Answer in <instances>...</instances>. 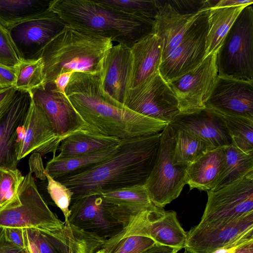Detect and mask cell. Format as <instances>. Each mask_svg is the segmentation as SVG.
Wrapping results in <instances>:
<instances>
[{"instance_id": "obj_1", "label": "cell", "mask_w": 253, "mask_h": 253, "mask_svg": "<svg viewBox=\"0 0 253 253\" xmlns=\"http://www.w3.org/2000/svg\"><path fill=\"white\" fill-rule=\"evenodd\" d=\"M161 132L121 139L104 161L57 180L73 193L72 201L136 185H145L153 168Z\"/></svg>"}, {"instance_id": "obj_2", "label": "cell", "mask_w": 253, "mask_h": 253, "mask_svg": "<svg viewBox=\"0 0 253 253\" xmlns=\"http://www.w3.org/2000/svg\"><path fill=\"white\" fill-rule=\"evenodd\" d=\"M66 95L90 133L120 139L159 133L168 124L115 105L101 91L97 75L75 72Z\"/></svg>"}, {"instance_id": "obj_3", "label": "cell", "mask_w": 253, "mask_h": 253, "mask_svg": "<svg viewBox=\"0 0 253 253\" xmlns=\"http://www.w3.org/2000/svg\"><path fill=\"white\" fill-rule=\"evenodd\" d=\"M49 9L73 29L110 39L130 48L153 32L154 19L122 12L98 0H50Z\"/></svg>"}, {"instance_id": "obj_4", "label": "cell", "mask_w": 253, "mask_h": 253, "mask_svg": "<svg viewBox=\"0 0 253 253\" xmlns=\"http://www.w3.org/2000/svg\"><path fill=\"white\" fill-rule=\"evenodd\" d=\"M113 46L110 39L84 33L66 25L41 53L43 85L53 83L59 74L68 71L100 78L104 59Z\"/></svg>"}, {"instance_id": "obj_5", "label": "cell", "mask_w": 253, "mask_h": 253, "mask_svg": "<svg viewBox=\"0 0 253 253\" xmlns=\"http://www.w3.org/2000/svg\"><path fill=\"white\" fill-rule=\"evenodd\" d=\"M252 4L241 11L217 50L218 76L253 82Z\"/></svg>"}, {"instance_id": "obj_6", "label": "cell", "mask_w": 253, "mask_h": 253, "mask_svg": "<svg viewBox=\"0 0 253 253\" xmlns=\"http://www.w3.org/2000/svg\"><path fill=\"white\" fill-rule=\"evenodd\" d=\"M174 143V131L168 124L161 131L155 162L144 185L153 204L161 208L176 199L186 184V167L173 163Z\"/></svg>"}, {"instance_id": "obj_7", "label": "cell", "mask_w": 253, "mask_h": 253, "mask_svg": "<svg viewBox=\"0 0 253 253\" xmlns=\"http://www.w3.org/2000/svg\"><path fill=\"white\" fill-rule=\"evenodd\" d=\"M63 223L42 198L31 172L24 176L14 200L0 211V226L5 228L42 232Z\"/></svg>"}, {"instance_id": "obj_8", "label": "cell", "mask_w": 253, "mask_h": 253, "mask_svg": "<svg viewBox=\"0 0 253 253\" xmlns=\"http://www.w3.org/2000/svg\"><path fill=\"white\" fill-rule=\"evenodd\" d=\"M131 235L146 237L157 244L180 250L184 247L187 233L178 221L175 211H166L154 205L130 218L126 225L106 240L103 245Z\"/></svg>"}, {"instance_id": "obj_9", "label": "cell", "mask_w": 253, "mask_h": 253, "mask_svg": "<svg viewBox=\"0 0 253 253\" xmlns=\"http://www.w3.org/2000/svg\"><path fill=\"white\" fill-rule=\"evenodd\" d=\"M207 194V203L199 224L226 223L253 213V170Z\"/></svg>"}, {"instance_id": "obj_10", "label": "cell", "mask_w": 253, "mask_h": 253, "mask_svg": "<svg viewBox=\"0 0 253 253\" xmlns=\"http://www.w3.org/2000/svg\"><path fill=\"white\" fill-rule=\"evenodd\" d=\"M124 105L138 114L168 124L180 113L174 94L159 71L129 89Z\"/></svg>"}, {"instance_id": "obj_11", "label": "cell", "mask_w": 253, "mask_h": 253, "mask_svg": "<svg viewBox=\"0 0 253 253\" xmlns=\"http://www.w3.org/2000/svg\"><path fill=\"white\" fill-rule=\"evenodd\" d=\"M216 51L195 68L167 82L178 101L180 113L206 107L218 77Z\"/></svg>"}, {"instance_id": "obj_12", "label": "cell", "mask_w": 253, "mask_h": 253, "mask_svg": "<svg viewBox=\"0 0 253 253\" xmlns=\"http://www.w3.org/2000/svg\"><path fill=\"white\" fill-rule=\"evenodd\" d=\"M208 13L207 10L200 15L179 44L161 62L159 72L167 82L195 68L205 58Z\"/></svg>"}, {"instance_id": "obj_13", "label": "cell", "mask_w": 253, "mask_h": 253, "mask_svg": "<svg viewBox=\"0 0 253 253\" xmlns=\"http://www.w3.org/2000/svg\"><path fill=\"white\" fill-rule=\"evenodd\" d=\"M62 140L55 133L42 109L32 98L26 118L18 127L15 153L19 161L32 152L46 154L56 152Z\"/></svg>"}, {"instance_id": "obj_14", "label": "cell", "mask_w": 253, "mask_h": 253, "mask_svg": "<svg viewBox=\"0 0 253 253\" xmlns=\"http://www.w3.org/2000/svg\"><path fill=\"white\" fill-rule=\"evenodd\" d=\"M55 13L49 9L41 16L8 29L21 60L40 58L44 46L66 26Z\"/></svg>"}, {"instance_id": "obj_15", "label": "cell", "mask_w": 253, "mask_h": 253, "mask_svg": "<svg viewBox=\"0 0 253 253\" xmlns=\"http://www.w3.org/2000/svg\"><path fill=\"white\" fill-rule=\"evenodd\" d=\"M253 233V213L226 223L200 225L187 232L185 253H212Z\"/></svg>"}, {"instance_id": "obj_16", "label": "cell", "mask_w": 253, "mask_h": 253, "mask_svg": "<svg viewBox=\"0 0 253 253\" xmlns=\"http://www.w3.org/2000/svg\"><path fill=\"white\" fill-rule=\"evenodd\" d=\"M33 101L44 112L55 133L62 140L87 126L66 95L57 91L54 83L30 91Z\"/></svg>"}, {"instance_id": "obj_17", "label": "cell", "mask_w": 253, "mask_h": 253, "mask_svg": "<svg viewBox=\"0 0 253 253\" xmlns=\"http://www.w3.org/2000/svg\"><path fill=\"white\" fill-rule=\"evenodd\" d=\"M68 222L105 240L119 233L122 225L107 211L101 196L93 194L72 201Z\"/></svg>"}, {"instance_id": "obj_18", "label": "cell", "mask_w": 253, "mask_h": 253, "mask_svg": "<svg viewBox=\"0 0 253 253\" xmlns=\"http://www.w3.org/2000/svg\"><path fill=\"white\" fill-rule=\"evenodd\" d=\"M131 67L130 48L124 44L113 46L104 59L99 78L101 91L105 98L118 106H125Z\"/></svg>"}, {"instance_id": "obj_19", "label": "cell", "mask_w": 253, "mask_h": 253, "mask_svg": "<svg viewBox=\"0 0 253 253\" xmlns=\"http://www.w3.org/2000/svg\"><path fill=\"white\" fill-rule=\"evenodd\" d=\"M205 107L253 119V82L218 76Z\"/></svg>"}, {"instance_id": "obj_20", "label": "cell", "mask_w": 253, "mask_h": 253, "mask_svg": "<svg viewBox=\"0 0 253 253\" xmlns=\"http://www.w3.org/2000/svg\"><path fill=\"white\" fill-rule=\"evenodd\" d=\"M169 124L188 132L215 148L232 144L222 118L218 112L206 107L180 113Z\"/></svg>"}, {"instance_id": "obj_21", "label": "cell", "mask_w": 253, "mask_h": 253, "mask_svg": "<svg viewBox=\"0 0 253 253\" xmlns=\"http://www.w3.org/2000/svg\"><path fill=\"white\" fill-rule=\"evenodd\" d=\"M158 4L152 33L160 42L162 62L179 44L187 31L204 11L195 14H182L168 0H158Z\"/></svg>"}, {"instance_id": "obj_22", "label": "cell", "mask_w": 253, "mask_h": 253, "mask_svg": "<svg viewBox=\"0 0 253 253\" xmlns=\"http://www.w3.org/2000/svg\"><path fill=\"white\" fill-rule=\"evenodd\" d=\"M31 100L30 91L18 89L9 109L0 121V168L17 169V131L26 118Z\"/></svg>"}, {"instance_id": "obj_23", "label": "cell", "mask_w": 253, "mask_h": 253, "mask_svg": "<svg viewBox=\"0 0 253 253\" xmlns=\"http://www.w3.org/2000/svg\"><path fill=\"white\" fill-rule=\"evenodd\" d=\"M100 195L107 211L123 227L130 218L154 205L144 185L121 188Z\"/></svg>"}, {"instance_id": "obj_24", "label": "cell", "mask_w": 253, "mask_h": 253, "mask_svg": "<svg viewBox=\"0 0 253 253\" xmlns=\"http://www.w3.org/2000/svg\"><path fill=\"white\" fill-rule=\"evenodd\" d=\"M54 253H95L105 240L64 221L60 226L41 232Z\"/></svg>"}, {"instance_id": "obj_25", "label": "cell", "mask_w": 253, "mask_h": 253, "mask_svg": "<svg viewBox=\"0 0 253 253\" xmlns=\"http://www.w3.org/2000/svg\"><path fill=\"white\" fill-rule=\"evenodd\" d=\"M132 67L129 89L132 88L159 71L162 59L160 42L150 33L130 47Z\"/></svg>"}, {"instance_id": "obj_26", "label": "cell", "mask_w": 253, "mask_h": 253, "mask_svg": "<svg viewBox=\"0 0 253 253\" xmlns=\"http://www.w3.org/2000/svg\"><path fill=\"white\" fill-rule=\"evenodd\" d=\"M221 147L211 150L186 168V182L190 189L211 190L219 176L224 165Z\"/></svg>"}, {"instance_id": "obj_27", "label": "cell", "mask_w": 253, "mask_h": 253, "mask_svg": "<svg viewBox=\"0 0 253 253\" xmlns=\"http://www.w3.org/2000/svg\"><path fill=\"white\" fill-rule=\"evenodd\" d=\"M121 139L95 134L83 130L63 139L58 148L56 158H65L95 153L119 145Z\"/></svg>"}, {"instance_id": "obj_28", "label": "cell", "mask_w": 253, "mask_h": 253, "mask_svg": "<svg viewBox=\"0 0 253 253\" xmlns=\"http://www.w3.org/2000/svg\"><path fill=\"white\" fill-rule=\"evenodd\" d=\"M120 144L112 148L86 155L65 158L52 157L46 163L44 169L45 172L56 180L84 170L112 156L118 150Z\"/></svg>"}, {"instance_id": "obj_29", "label": "cell", "mask_w": 253, "mask_h": 253, "mask_svg": "<svg viewBox=\"0 0 253 253\" xmlns=\"http://www.w3.org/2000/svg\"><path fill=\"white\" fill-rule=\"evenodd\" d=\"M50 0H0V23L8 29L37 18L48 10Z\"/></svg>"}, {"instance_id": "obj_30", "label": "cell", "mask_w": 253, "mask_h": 253, "mask_svg": "<svg viewBox=\"0 0 253 253\" xmlns=\"http://www.w3.org/2000/svg\"><path fill=\"white\" fill-rule=\"evenodd\" d=\"M247 6L213 7L209 10L205 57L217 51L236 19Z\"/></svg>"}, {"instance_id": "obj_31", "label": "cell", "mask_w": 253, "mask_h": 253, "mask_svg": "<svg viewBox=\"0 0 253 253\" xmlns=\"http://www.w3.org/2000/svg\"><path fill=\"white\" fill-rule=\"evenodd\" d=\"M224 162L222 171L211 191H215L253 170V154H247L232 144L221 147Z\"/></svg>"}, {"instance_id": "obj_32", "label": "cell", "mask_w": 253, "mask_h": 253, "mask_svg": "<svg viewBox=\"0 0 253 253\" xmlns=\"http://www.w3.org/2000/svg\"><path fill=\"white\" fill-rule=\"evenodd\" d=\"M172 128L175 137L173 160L175 165L187 167L215 148L182 129Z\"/></svg>"}, {"instance_id": "obj_33", "label": "cell", "mask_w": 253, "mask_h": 253, "mask_svg": "<svg viewBox=\"0 0 253 253\" xmlns=\"http://www.w3.org/2000/svg\"><path fill=\"white\" fill-rule=\"evenodd\" d=\"M218 113L224 120L232 144L245 153L253 154V119Z\"/></svg>"}, {"instance_id": "obj_34", "label": "cell", "mask_w": 253, "mask_h": 253, "mask_svg": "<svg viewBox=\"0 0 253 253\" xmlns=\"http://www.w3.org/2000/svg\"><path fill=\"white\" fill-rule=\"evenodd\" d=\"M14 87L18 90L31 91L44 84L43 64L41 57L21 60Z\"/></svg>"}, {"instance_id": "obj_35", "label": "cell", "mask_w": 253, "mask_h": 253, "mask_svg": "<svg viewBox=\"0 0 253 253\" xmlns=\"http://www.w3.org/2000/svg\"><path fill=\"white\" fill-rule=\"evenodd\" d=\"M101 4L122 12L155 19L158 11V0H104Z\"/></svg>"}, {"instance_id": "obj_36", "label": "cell", "mask_w": 253, "mask_h": 253, "mask_svg": "<svg viewBox=\"0 0 253 253\" xmlns=\"http://www.w3.org/2000/svg\"><path fill=\"white\" fill-rule=\"evenodd\" d=\"M24 176L17 169L1 168L0 175V211L14 200Z\"/></svg>"}, {"instance_id": "obj_37", "label": "cell", "mask_w": 253, "mask_h": 253, "mask_svg": "<svg viewBox=\"0 0 253 253\" xmlns=\"http://www.w3.org/2000/svg\"><path fill=\"white\" fill-rule=\"evenodd\" d=\"M157 244L151 239L131 235L120 239L101 249L104 253H141Z\"/></svg>"}, {"instance_id": "obj_38", "label": "cell", "mask_w": 253, "mask_h": 253, "mask_svg": "<svg viewBox=\"0 0 253 253\" xmlns=\"http://www.w3.org/2000/svg\"><path fill=\"white\" fill-rule=\"evenodd\" d=\"M47 181V190L52 201L62 211L65 221H68L70 214V207L73 193L59 181L45 173Z\"/></svg>"}, {"instance_id": "obj_39", "label": "cell", "mask_w": 253, "mask_h": 253, "mask_svg": "<svg viewBox=\"0 0 253 253\" xmlns=\"http://www.w3.org/2000/svg\"><path fill=\"white\" fill-rule=\"evenodd\" d=\"M20 61L8 29L0 23V64L12 66Z\"/></svg>"}, {"instance_id": "obj_40", "label": "cell", "mask_w": 253, "mask_h": 253, "mask_svg": "<svg viewBox=\"0 0 253 253\" xmlns=\"http://www.w3.org/2000/svg\"><path fill=\"white\" fill-rule=\"evenodd\" d=\"M179 13L182 14H195L209 10L215 6L217 0H168Z\"/></svg>"}, {"instance_id": "obj_41", "label": "cell", "mask_w": 253, "mask_h": 253, "mask_svg": "<svg viewBox=\"0 0 253 253\" xmlns=\"http://www.w3.org/2000/svg\"><path fill=\"white\" fill-rule=\"evenodd\" d=\"M18 69V65L9 66L0 64V88L15 86Z\"/></svg>"}, {"instance_id": "obj_42", "label": "cell", "mask_w": 253, "mask_h": 253, "mask_svg": "<svg viewBox=\"0 0 253 253\" xmlns=\"http://www.w3.org/2000/svg\"><path fill=\"white\" fill-rule=\"evenodd\" d=\"M17 91L14 86L0 88V121L9 109Z\"/></svg>"}, {"instance_id": "obj_43", "label": "cell", "mask_w": 253, "mask_h": 253, "mask_svg": "<svg viewBox=\"0 0 253 253\" xmlns=\"http://www.w3.org/2000/svg\"><path fill=\"white\" fill-rule=\"evenodd\" d=\"M27 231L40 253H54L51 245L41 232L29 229H27Z\"/></svg>"}, {"instance_id": "obj_44", "label": "cell", "mask_w": 253, "mask_h": 253, "mask_svg": "<svg viewBox=\"0 0 253 253\" xmlns=\"http://www.w3.org/2000/svg\"><path fill=\"white\" fill-rule=\"evenodd\" d=\"M5 228L7 236L9 241L14 245L25 250L26 247V229L16 227Z\"/></svg>"}, {"instance_id": "obj_45", "label": "cell", "mask_w": 253, "mask_h": 253, "mask_svg": "<svg viewBox=\"0 0 253 253\" xmlns=\"http://www.w3.org/2000/svg\"><path fill=\"white\" fill-rule=\"evenodd\" d=\"M253 240V233L248 234L234 242L212 253H234L235 252L242 246Z\"/></svg>"}, {"instance_id": "obj_46", "label": "cell", "mask_w": 253, "mask_h": 253, "mask_svg": "<svg viewBox=\"0 0 253 253\" xmlns=\"http://www.w3.org/2000/svg\"><path fill=\"white\" fill-rule=\"evenodd\" d=\"M74 72L68 71L59 74L55 79L53 83L57 91L64 95H66L65 89L69 82Z\"/></svg>"}, {"instance_id": "obj_47", "label": "cell", "mask_w": 253, "mask_h": 253, "mask_svg": "<svg viewBox=\"0 0 253 253\" xmlns=\"http://www.w3.org/2000/svg\"><path fill=\"white\" fill-rule=\"evenodd\" d=\"M16 247L17 246L12 243L8 239L5 228L0 226V253H7L9 250Z\"/></svg>"}, {"instance_id": "obj_48", "label": "cell", "mask_w": 253, "mask_h": 253, "mask_svg": "<svg viewBox=\"0 0 253 253\" xmlns=\"http://www.w3.org/2000/svg\"><path fill=\"white\" fill-rule=\"evenodd\" d=\"M252 0H218L214 7H233L252 4Z\"/></svg>"}, {"instance_id": "obj_49", "label": "cell", "mask_w": 253, "mask_h": 253, "mask_svg": "<svg viewBox=\"0 0 253 253\" xmlns=\"http://www.w3.org/2000/svg\"><path fill=\"white\" fill-rule=\"evenodd\" d=\"M179 251L174 248L156 244L141 253H177Z\"/></svg>"}, {"instance_id": "obj_50", "label": "cell", "mask_w": 253, "mask_h": 253, "mask_svg": "<svg viewBox=\"0 0 253 253\" xmlns=\"http://www.w3.org/2000/svg\"><path fill=\"white\" fill-rule=\"evenodd\" d=\"M26 247L25 251L26 253H40L38 248L28 234L27 229L25 231Z\"/></svg>"}, {"instance_id": "obj_51", "label": "cell", "mask_w": 253, "mask_h": 253, "mask_svg": "<svg viewBox=\"0 0 253 253\" xmlns=\"http://www.w3.org/2000/svg\"><path fill=\"white\" fill-rule=\"evenodd\" d=\"M234 253H253V240L240 247Z\"/></svg>"}, {"instance_id": "obj_52", "label": "cell", "mask_w": 253, "mask_h": 253, "mask_svg": "<svg viewBox=\"0 0 253 253\" xmlns=\"http://www.w3.org/2000/svg\"><path fill=\"white\" fill-rule=\"evenodd\" d=\"M7 253H26L25 251L21 248L18 247H16L10 250H9Z\"/></svg>"}, {"instance_id": "obj_53", "label": "cell", "mask_w": 253, "mask_h": 253, "mask_svg": "<svg viewBox=\"0 0 253 253\" xmlns=\"http://www.w3.org/2000/svg\"><path fill=\"white\" fill-rule=\"evenodd\" d=\"M95 253H104V252L102 249H100L97 252H96Z\"/></svg>"}, {"instance_id": "obj_54", "label": "cell", "mask_w": 253, "mask_h": 253, "mask_svg": "<svg viewBox=\"0 0 253 253\" xmlns=\"http://www.w3.org/2000/svg\"><path fill=\"white\" fill-rule=\"evenodd\" d=\"M1 168H0V173H1Z\"/></svg>"}]
</instances>
